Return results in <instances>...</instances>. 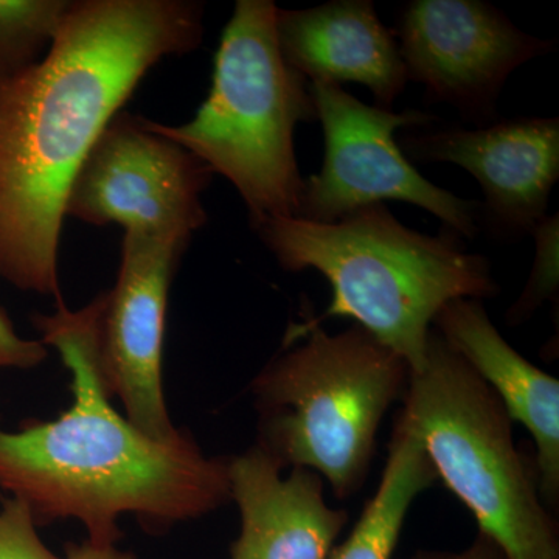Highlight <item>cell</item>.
Segmentation results:
<instances>
[{
    "instance_id": "2",
    "label": "cell",
    "mask_w": 559,
    "mask_h": 559,
    "mask_svg": "<svg viewBox=\"0 0 559 559\" xmlns=\"http://www.w3.org/2000/svg\"><path fill=\"white\" fill-rule=\"evenodd\" d=\"M108 290L79 311L64 301L36 314L44 345L72 373L73 403L51 421L0 429V488L31 509L36 524L76 520L90 543L116 546L121 514L151 525L197 520L230 500L229 459L207 457L183 436L162 443L110 404L100 366Z\"/></svg>"
},
{
    "instance_id": "20",
    "label": "cell",
    "mask_w": 559,
    "mask_h": 559,
    "mask_svg": "<svg viewBox=\"0 0 559 559\" xmlns=\"http://www.w3.org/2000/svg\"><path fill=\"white\" fill-rule=\"evenodd\" d=\"M414 559H507L502 550L488 539L487 536L477 535L468 549L459 554H437V551H419Z\"/></svg>"
},
{
    "instance_id": "7",
    "label": "cell",
    "mask_w": 559,
    "mask_h": 559,
    "mask_svg": "<svg viewBox=\"0 0 559 559\" xmlns=\"http://www.w3.org/2000/svg\"><path fill=\"white\" fill-rule=\"evenodd\" d=\"M310 92L325 159L319 175L305 180L297 218L336 223L367 205L403 201L432 213L460 237H476L479 204L419 175L395 140L400 128L426 127L436 116L369 106L337 84L310 83Z\"/></svg>"
},
{
    "instance_id": "4",
    "label": "cell",
    "mask_w": 559,
    "mask_h": 559,
    "mask_svg": "<svg viewBox=\"0 0 559 559\" xmlns=\"http://www.w3.org/2000/svg\"><path fill=\"white\" fill-rule=\"evenodd\" d=\"M277 9L271 0H238L197 116L178 127L148 120L151 130L234 183L250 224L299 215L305 179L294 134L301 121L316 119L310 84L280 50Z\"/></svg>"
},
{
    "instance_id": "8",
    "label": "cell",
    "mask_w": 559,
    "mask_h": 559,
    "mask_svg": "<svg viewBox=\"0 0 559 559\" xmlns=\"http://www.w3.org/2000/svg\"><path fill=\"white\" fill-rule=\"evenodd\" d=\"M212 176L189 150L151 130L148 119L119 112L76 173L64 215L190 241L207 223L201 194Z\"/></svg>"
},
{
    "instance_id": "15",
    "label": "cell",
    "mask_w": 559,
    "mask_h": 559,
    "mask_svg": "<svg viewBox=\"0 0 559 559\" xmlns=\"http://www.w3.org/2000/svg\"><path fill=\"white\" fill-rule=\"evenodd\" d=\"M437 477L409 425L396 415L381 484L358 524L329 559H392L412 503Z\"/></svg>"
},
{
    "instance_id": "3",
    "label": "cell",
    "mask_w": 559,
    "mask_h": 559,
    "mask_svg": "<svg viewBox=\"0 0 559 559\" xmlns=\"http://www.w3.org/2000/svg\"><path fill=\"white\" fill-rule=\"evenodd\" d=\"M285 271L320 272L333 290L319 318L289 331L349 318L406 360L411 371L426 362L432 322L455 299L498 296L491 264L466 252L460 235L444 227L437 237L401 224L384 204L355 210L336 223L266 218L252 224Z\"/></svg>"
},
{
    "instance_id": "19",
    "label": "cell",
    "mask_w": 559,
    "mask_h": 559,
    "mask_svg": "<svg viewBox=\"0 0 559 559\" xmlns=\"http://www.w3.org/2000/svg\"><path fill=\"white\" fill-rule=\"evenodd\" d=\"M49 356L40 341L24 340L14 330L13 323L0 308V370H31Z\"/></svg>"
},
{
    "instance_id": "18",
    "label": "cell",
    "mask_w": 559,
    "mask_h": 559,
    "mask_svg": "<svg viewBox=\"0 0 559 559\" xmlns=\"http://www.w3.org/2000/svg\"><path fill=\"white\" fill-rule=\"evenodd\" d=\"M0 559H62L36 532L31 509L16 498L0 499Z\"/></svg>"
},
{
    "instance_id": "21",
    "label": "cell",
    "mask_w": 559,
    "mask_h": 559,
    "mask_svg": "<svg viewBox=\"0 0 559 559\" xmlns=\"http://www.w3.org/2000/svg\"><path fill=\"white\" fill-rule=\"evenodd\" d=\"M62 559H138L128 551H121L116 546H100L86 540L80 546H69L68 555Z\"/></svg>"
},
{
    "instance_id": "14",
    "label": "cell",
    "mask_w": 559,
    "mask_h": 559,
    "mask_svg": "<svg viewBox=\"0 0 559 559\" xmlns=\"http://www.w3.org/2000/svg\"><path fill=\"white\" fill-rule=\"evenodd\" d=\"M452 352L476 371L511 421L521 423L535 440L539 495L547 509L559 502V381L528 362L500 336L481 300L455 299L432 322Z\"/></svg>"
},
{
    "instance_id": "16",
    "label": "cell",
    "mask_w": 559,
    "mask_h": 559,
    "mask_svg": "<svg viewBox=\"0 0 559 559\" xmlns=\"http://www.w3.org/2000/svg\"><path fill=\"white\" fill-rule=\"evenodd\" d=\"M70 0H0V79L43 60Z\"/></svg>"
},
{
    "instance_id": "5",
    "label": "cell",
    "mask_w": 559,
    "mask_h": 559,
    "mask_svg": "<svg viewBox=\"0 0 559 559\" xmlns=\"http://www.w3.org/2000/svg\"><path fill=\"white\" fill-rule=\"evenodd\" d=\"M305 337L252 382L257 447L283 469L314 471L348 499L367 479L382 418L403 401L411 367L358 325L288 331L285 347Z\"/></svg>"
},
{
    "instance_id": "10",
    "label": "cell",
    "mask_w": 559,
    "mask_h": 559,
    "mask_svg": "<svg viewBox=\"0 0 559 559\" xmlns=\"http://www.w3.org/2000/svg\"><path fill=\"white\" fill-rule=\"evenodd\" d=\"M190 241L124 231L119 277L108 290L100 329V366L109 396L151 439L175 443L162 385L168 290Z\"/></svg>"
},
{
    "instance_id": "17",
    "label": "cell",
    "mask_w": 559,
    "mask_h": 559,
    "mask_svg": "<svg viewBox=\"0 0 559 559\" xmlns=\"http://www.w3.org/2000/svg\"><path fill=\"white\" fill-rule=\"evenodd\" d=\"M559 219L558 215L546 216L533 230L536 241V257L532 274L522 290L520 299L509 312L511 325L532 318L546 300L557 301L559 288Z\"/></svg>"
},
{
    "instance_id": "12",
    "label": "cell",
    "mask_w": 559,
    "mask_h": 559,
    "mask_svg": "<svg viewBox=\"0 0 559 559\" xmlns=\"http://www.w3.org/2000/svg\"><path fill=\"white\" fill-rule=\"evenodd\" d=\"M283 468L259 447L229 459L230 500L240 510L241 532L231 559H329L348 522L331 509L325 481L314 471Z\"/></svg>"
},
{
    "instance_id": "11",
    "label": "cell",
    "mask_w": 559,
    "mask_h": 559,
    "mask_svg": "<svg viewBox=\"0 0 559 559\" xmlns=\"http://www.w3.org/2000/svg\"><path fill=\"white\" fill-rule=\"evenodd\" d=\"M400 148L412 160L450 162L469 171L485 194L477 219L492 237L518 240L547 216L559 178L558 117H513L476 130L421 132L404 138Z\"/></svg>"
},
{
    "instance_id": "6",
    "label": "cell",
    "mask_w": 559,
    "mask_h": 559,
    "mask_svg": "<svg viewBox=\"0 0 559 559\" xmlns=\"http://www.w3.org/2000/svg\"><path fill=\"white\" fill-rule=\"evenodd\" d=\"M447 484L507 559H559L557 522L539 495L535 460L518 451L496 393L430 333L399 412Z\"/></svg>"
},
{
    "instance_id": "9",
    "label": "cell",
    "mask_w": 559,
    "mask_h": 559,
    "mask_svg": "<svg viewBox=\"0 0 559 559\" xmlns=\"http://www.w3.org/2000/svg\"><path fill=\"white\" fill-rule=\"evenodd\" d=\"M407 79L430 102L448 103L479 127L496 121V102L520 66L555 49L554 40L520 31L480 0H414L399 28Z\"/></svg>"
},
{
    "instance_id": "13",
    "label": "cell",
    "mask_w": 559,
    "mask_h": 559,
    "mask_svg": "<svg viewBox=\"0 0 559 559\" xmlns=\"http://www.w3.org/2000/svg\"><path fill=\"white\" fill-rule=\"evenodd\" d=\"M275 32L283 58L300 75L311 83L362 84L377 108L392 110L409 81L395 33L370 0L277 9Z\"/></svg>"
},
{
    "instance_id": "1",
    "label": "cell",
    "mask_w": 559,
    "mask_h": 559,
    "mask_svg": "<svg viewBox=\"0 0 559 559\" xmlns=\"http://www.w3.org/2000/svg\"><path fill=\"white\" fill-rule=\"evenodd\" d=\"M191 0L70 2L43 60L0 79V278L62 304L66 201L95 140L157 62L201 46Z\"/></svg>"
}]
</instances>
